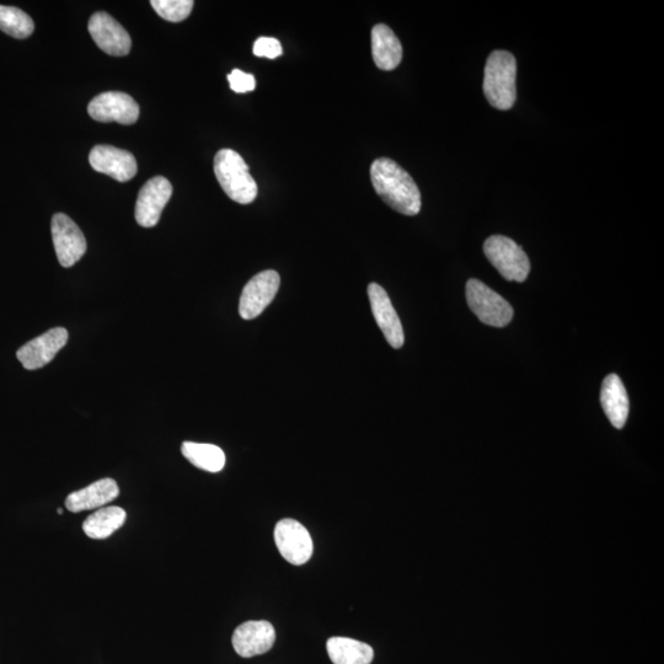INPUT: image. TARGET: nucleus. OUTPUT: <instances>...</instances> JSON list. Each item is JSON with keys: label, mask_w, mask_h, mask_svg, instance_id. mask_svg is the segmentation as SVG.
Here are the masks:
<instances>
[{"label": "nucleus", "mask_w": 664, "mask_h": 664, "mask_svg": "<svg viewBox=\"0 0 664 664\" xmlns=\"http://www.w3.org/2000/svg\"><path fill=\"white\" fill-rule=\"evenodd\" d=\"M371 180L378 196L404 216H416L421 211V192L408 171L388 158L374 160Z\"/></svg>", "instance_id": "1"}, {"label": "nucleus", "mask_w": 664, "mask_h": 664, "mask_svg": "<svg viewBox=\"0 0 664 664\" xmlns=\"http://www.w3.org/2000/svg\"><path fill=\"white\" fill-rule=\"evenodd\" d=\"M517 62L512 53L494 51L487 58L484 93L487 101L497 110L507 111L516 103Z\"/></svg>", "instance_id": "2"}, {"label": "nucleus", "mask_w": 664, "mask_h": 664, "mask_svg": "<svg viewBox=\"0 0 664 664\" xmlns=\"http://www.w3.org/2000/svg\"><path fill=\"white\" fill-rule=\"evenodd\" d=\"M214 174L230 200L249 205L257 197V185L242 155L222 149L214 157Z\"/></svg>", "instance_id": "3"}, {"label": "nucleus", "mask_w": 664, "mask_h": 664, "mask_svg": "<svg viewBox=\"0 0 664 664\" xmlns=\"http://www.w3.org/2000/svg\"><path fill=\"white\" fill-rule=\"evenodd\" d=\"M484 253L491 265L510 282H524L530 272V262L524 250L514 240L494 235L486 240Z\"/></svg>", "instance_id": "4"}, {"label": "nucleus", "mask_w": 664, "mask_h": 664, "mask_svg": "<svg viewBox=\"0 0 664 664\" xmlns=\"http://www.w3.org/2000/svg\"><path fill=\"white\" fill-rule=\"evenodd\" d=\"M467 301L476 317L486 325L505 328L513 319L511 304L479 280L468 281Z\"/></svg>", "instance_id": "5"}, {"label": "nucleus", "mask_w": 664, "mask_h": 664, "mask_svg": "<svg viewBox=\"0 0 664 664\" xmlns=\"http://www.w3.org/2000/svg\"><path fill=\"white\" fill-rule=\"evenodd\" d=\"M275 542L282 558L289 564L301 566L312 558L313 539L308 529L296 519L286 518L277 523Z\"/></svg>", "instance_id": "6"}, {"label": "nucleus", "mask_w": 664, "mask_h": 664, "mask_svg": "<svg viewBox=\"0 0 664 664\" xmlns=\"http://www.w3.org/2000/svg\"><path fill=\"white\" fill-rule=\"evenodd\" d=\"M280 285L281 278L276 271L267 270L257 273L243 289L239 303L240 317L244 320L260 317L275 299Z\"/></svg>", "instance_id": "7"}, {"label": "nucleus", "mask_w": 664, "mask_h": 664, "mask_svg": "<svg viewBox=\"0 0 664 664\" xmlns=\"http://www.w3.org/2000/svg\"><path fill=\"white\" fill-rule=\"evenodd\" d=\"M53 245L63 267H72L87 253L82 230L64 213H57L51 223Z\"/></svg>", "instance_id": "8"}, {"label": "nucleus", "mask_w": 664, "mask_h": 664, "mask_svg": "<svg viewBox=\"0 0 664 664\" xmlns=\"http://www.w3.org/2000/svg\"><path fill=\"white\" fill-rule=\"evenodd\" d=\"M88 112L98 122L133 125L139 117V106L132 96L121 91H107L90 101Z\"/></svg>", "instance_id": "9"}, {"label": "nucleus", "mask_w": 664, "mask_h": 664, "mask_svg": "<svg viewBox=\"0 0 664 664\" xmlns=\"http://www.w3.org/2000/svg\"><path fill=\"white\" fill-rule=\"evenodd\" d=\"M173 196V185L163 176H157L147 182L139 191L136 203V221L139 226L152 228L157 226L160 216Z\"/></svg>", "instance_id": "10"}, {"label": "nucleus", "mask_w": 664, "mask_h": 664, "mask_svg": "<svg viewBox=\"0 0 664 664\" xmlns=\"http://www.w3.org/2000/svg\"><path fill=\"white\" fill-rule=\"evenodd\" d=\"M88 29L95 44L107 55L122 57L130 53L131 36L111 15L104 12L94 14L89 20Z\"/></svg>", "instance_id": "11"}, {"label": "nucleus", "mask_w": 664, "mask_h": 664, "mask_svg": "<svg viewBox=\"0 0 664 664\" xmlns=\"http://www.w3.org/2000/svg\"><path fill=\"white\" fill-rule=\"evenodd\" d=\"M68 331L55 328L19 348L16 357L25 369L36 371L50 363L68 342Z\"/></svg>", "instance_id": "12"}, {"label": "nucleus", "mask_w": 664, "mask_h": 664, "mask_svg": "<svg viewBox=\"0 0 664 664\" xmlns=\"http://www.w3.org/2000/svg\"><path fill=\"white\" fill-rule=\"evenodd\" d=\"M276 641V631L269 621H246L234 631L232 644L235 652L244 658L264 655Z\"/></svg>", "instance_id": "13"}, {"label": "nucleus", "mask_w": 664, "mask_h": 664, "mask_svg": "<svg viewBox=\"0 0 664 664\" xmlns=\"http://www.w3.org/2000/svg\"><path fill=\"white\" fill-rule=\"evenodd\" d=\"M368 297L374 319H376L379 329L382 330L388 344L396 350L403 347L405 342L403 325H401L399 315L396 314L388 293L377 283H371L368 286Z\"/></svg>", "instance_id": "14"}, {"label": "nucleus", "mask_w": 664, "mask_h": 664, "mask_svg": "<svg viewBox=\"0 0 664 664\" xmlns=\"http://www.w3.org/2000/svg\"><path fill=\"white\" fill-rule=\"evenodd\" d=\"M91 168L110 178L126 182L135 178L137 162L133 154L112 146H96L89 154Z\"/></svg>", "instance_id": "15"}, {"label": "nucleus", "mask_w": 664, "mask_h": 664, "mask_svg": "<svg viewBox=\"0 0 664 664\" xmlns=\"http://www.w3.org/2000/svg\"><path fill=\"white\" fill-rule=\"evenodd\" d=\"M119 495V485L115 480L101 479L68 495L66 508L72 513L96 510V508H103L107 503L116 500Z\"/></svg>", "instance_id": "16"}, {"label": "nucleus", "mask_w": 664, "mask_h": 664, "mask_svg": "<svg viewBox=\"0 0 664 664\" xmlns=\"http://www.w3.org/2000/svg\"><path fill=\"white\" fill-rule=\"evenodd\" d=\"M372 55L382 71H394L403 60V46L388 25L378 24L372 29Z\"/></svg>", "instance_id": "17"}, {"label": "nucleus", "mask_w": 664, "mask_h": 664, "mask_svg": "<svg viewBox=\"0 0 664 664\" xmlns=\"http://www.w3.org/2000/svg\"><path fill=\"white\" fill-rule=\"evenodd\" d=\"M601 403L610 423L621 430L628 420L630 403L624 384L617 374H610L604 379Z\"/></svg>", "instance_id": "18"}, {"label": "nucleus", "mask_w": 664, "mask_h": 664, "mask_svg": "<svg viewBox=\"0 0 664 664\" xmlns=\"http://www.w3.org/2000/svg\"><path fill=\"white\" fill-rule=\"evenodd\" d=\"M326 650L334 664H371L374 658L371 646L348 637H331Z\"/></svg>", "instance_id": "19"}, {"label": "nucleus", "mask_w": 664, "mask_h": 664, "mask_svg": "<svg viewBox=\"0 0 664 664\" xmlns=\"http://www.w3.org/2000/svg\"><path fill=\"white\" fill-rule=\"evenodd\" d=\"M126 511L121 507H103L90 514L83 523L84 533L89 538L103 540L111 537L126 522Z\"/></svg>", "instance_id": "20"}, {"label": "nucleus", "mask_w": 664, "mask_h": 664, "mask_svg": "<svg viewBox=\"0 0 664 664\" xmlns=\"http://www.w3.org/2000/svg\"><path fill=\"white\" fill-rule=\"evenodd\" d=\"M181 453L196 468L219 473L226 467V454L214 444L184 442Z\"/></svg>", "instance_id": "21"}, {"label": "nucleus", "mask_w": 664, "mask_h": 664, "mask_svg": "<svg viewBox=\"0 0 664 664\" xmlns=\"http://www.w3.org/2000/svg\"><path fill=\"white\" fill-rule=\"evenodd\" d=\"M0 30L15 39H26L34 32L35 24L23 10L0 5Z\"/></svg>", "instance_id": "22"}, {"label": "nucleus", "mask_w": 664, "mask_h": 664, "mask_svg": "<svg viewBox=\"0 0 664 664\" xmlns=\"http://www.w3.org/2000/svg\"><path fill=\"white\" fill-rule=\"evenodd\" d=\"M151 4L160 18L180 23L189 18L195 3L192 0H152Z\"/></svg>", "instance_id": "23"}, {"label": "nucleus", "mask_w": 664, "mask_h": 664, "mask_svg": "<svg viewBox=\"0 0 664 664\" xmlns=\"http://www.w3.org/2000/svg\"><path fill=\"white\" fill-rule=\"evenodd\" d=\"M254 55L256 57H265L269 60H275L283 53L281 42L275 37H260L254 44Z\"/></svg>", "instance_id": "24"}, {"label": "nucleus", "mask_w": 664, "mask_h": 664, "mask_svg": "<svg viewBox=\"0 0 664 664\" xmlns=\"http://www.w3.org/2000/svg\"><path fill=\"white\" fill-rule=\"evenodd\" d=\"M230 89L238 94L250 93L256 89V79L253 74L244 73L240 69H234L228 76Z\"/></svg>", "instance_id": "25"}, {"label": "nucleus", "mask_w": 664, "mask_h": 664, "mask_svg": "<svg viewBox=\"0 0 664 664\" xmlns=\"http://www.w3.org/2000/svg\"><path fill=\"white\" fill-rule=\"evenodd\" d=\"M57 512H58V514H62L63 513L62 508H58Z\"/></svg>", "instance_id": "26"}]
</instances>
